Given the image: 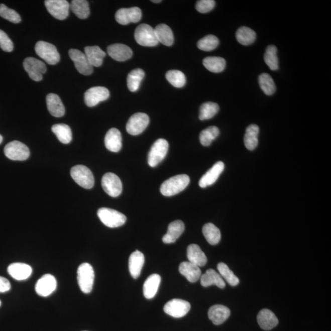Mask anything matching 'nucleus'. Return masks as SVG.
Wrapping results in <instances>:
<instances>
[{
	"instance_id": "nucleus-1",
	"label": "nucleus",
	"mask_w": 331,
	"mask_h": 331,
	"mask_svg": "<svg viewBox=\"0 0 331 331\" xmlns=\"http://www.w3.org/2000/svg\"><path fill=\"white\" fill-rule=\"evenodd\" d=\"M190 177L186 174L177 175L169 178L162 183L160 192L163 196H172L180 193L190 183Z\"/></svg>"
},
{
	"instance_id": "nucleus-2",
	"label": "nucleus",
	"mask_w": 331,
	"mask_h": 331,
	"mask_svg": "<svg viewBox=\"0 0 331 331\" xmlns=\"http://www.w3.org/2000/svg\"><path fill=\"white\" fill-rule=\"evenodd\" d=\"M94 272L90 264H80L77 269V282L80 290L83 293L88 294L93 290Z\"/></svg>"
},
{
	"instance_id": "nucleus-3",
	"label": "nucleus",
	"mask_w": 331,
	"mask_h": 331,
	"mask_svg": "<svg viewBox=\"0 0 331 331\" xmlns=\"http://www.w3.org/2000/svg\"><path fill=\"white\" fill-rule=\"evenodd\" d=\"M97 214L102 224L111 228L121 227L127 221L126 216L124 214L112 208H100Z\"/></svg>"
},
{
	"instance_id": "nucleus-4",
	"label": "nucleus",
	"mask_w": 331,
	"mask_h": 331,
	"mask_svg": "<svg viewBox=\"0 0 331 331\" xmlns=\"http://www.w3.org/2000/svg\"><path fill=\"white\" fill-rule=\"evenodd\" d=\"M35 52L39 57L49 65H55L59 62L60 55L56 47L47 42L40 41L35 45Z\"/></svg>"
},
{
	"instance_id": "nucleus-5",
	"label": "nucleus",
	"mask_w": 331,
	"mask_h": 331,
	"mask_svg": "<svg viewBox=\"0 0 331 331\" xmlns=\"http://www.w3.org/2000/svg\"><path fill=\"white\" fill-rule=\"evenodd\" d=\"M135 38L136 41L143 46L154 47L159 43L154 28L146 24H141L136 28Z\"/></svg>"
},
{
	"instance_id": "nucleus-6",
	"label": "nucleus",
	"mask_w": 331,
	"mask_h": 331,
	"mask_svg": "<svg viewBox=\"0 0 331 331\" xmlns=\"http://www.w3.org/2000/svg\"><path fill=\"white\" fill-rule=\"evenodd\" d=\"M71 176L78 185L85 189L93 187L94 179L92 172L83 165H76L71 169Z\"/></svg>"
},
{
	"instance_id": "nucleus-7",
	"label": "nucleus",
	"mask_w": 331,
	"mask_h": 331,
	"mask_svg": "<svg viewBox=\"0 0 331 331\" xmlns=\"http://www.w3.org/2000/svg\"><path fill=\"white\" fill-rule=\"evenodd\" d=\"M169 149L168 141L164 139H159L153 144L148 154V163L150 166L154 168L166 157Z\"/></svg>"
},
{
	"instance_id": "nucleus-8",
	"label": "nucleus",
	"mask_w": 331,
	"mask_h": 331,
	"mask_svg": "<svg viewBox=\"0 0 331 331\" xmlns=\"http://www.w3.org/2000/svg\"><path fill=\"white\" fill-rule=\"evenodd\" d=\"M6 157L14 161H24L29 158L30 150L26 144L18 141L8 143L4 149Z\"/></svg>"
},
{
	"instance_id": "nucleus-9",
	"label": "nucleus",
	"mask_w": 331,
	"mask_h": 331,
	"mask_svg": "<svg viewBox=\"0 0 331 331\" xmlns=\"http://www.w3.org/2000/svg\"><path fill=\"white\" fill-rule=\"evenodd\" d=\"M24 68L29 76L34 81L39 82L43 79V75L46 73L45 64L33 57H28L25 59Z\"/></svg>"
},
{
	"instance_id": "nucleus-10",
	"label": "nucleus",
	"mask_w": 331,
	"mask_h": 331,
	"mask_svg": "<svg viewBox=\"0 0 331 331\" xmlns=\"http://www.w3.org/2000/svg\"><path fill=\"white\" fill-rule=\"evenodd\" d=\"M149 122V116L146 114L141 113L135 114L128 121L126 126L127 132L133 136L140 135L146 129Z\"/></svg>"
},
{
	"instance_id": "nucleus-11",
	"label": "nucleus",
	"mask_w": 331,
	"mask_h": 331,
	"mask_svg": "<svg viewBox=\"0 0 331 331\" xmlns=\"http://www.w3.org/2000/svg\"><path fill=\"white\" fill-rule=\"evenodd\" d=\"M191 305L186 300L173 299L164 306V311L166 314L174 318H182L190 310Z\"/></svg>"
},
{
	"instance_id": "nucleus-12",
	"label": "nucleus",
	"mask_w": 331,
	"mask_h": 331,
	"mask_svg": "<svg viewBox=\"0 0 331 331\" xmlns=\"http://www.w3.org/2000/svg\"><path fill=\"white\" fill-rule=\"evenodd\" d=\"M101 185L105 193L113 197L121 195L123 188L121 180L117 175L111 172L104 175Z\"/></svg>"
},
{
	"instance_id": "nucleus-13",
	"label": "nucleus",
	"mask_w": 331,
	"mask_h": 331,
	"mask_svg": "<svg viewBox=\"0 0 331 331\" xmlns=\"http://www.w3.org/2000/svg\"><path fill=\"white\" fill-rule=\"evenodd\" d=\"M45 5L47 11L58 20H65L69 15V5L66 0H47Z\"/></svg>"
},
{
	"instance_id": "nucleus-14",
	"label": "nucleus",
	"mask_w": 331,
	"mask_h": 331,
	"mask_svg": "<svg viewBox=\"0 0 331 331\" xmlns=\"http://www.w3.org/2000/svg\"><path fill=\"white\" fill-rule=\"evenodd\" d=\"M69 55L73 61L75 67L79 73L85 76H88L93 73V68L90 65L85 56L84 53L79 50L72 49L69 51Z\"/></svg>"
},
{
	"instance_id": "nucleus-15",
	"label": "nucleus",
	"mask_w": 331,
	"mask_h": 331,
	"mask_svg": "<svg viewBox=\"0 0 331 331\" xmlns=\"http://www.w3.org/2000/svg\"><path fill=\"white\" fill-rule=\"evenodd\" d=\"M115 18L116 21L123 26L137 23L142 18V11L138 7L121 8L117 11Z\"/></svg>"
},
{
	"instance_id": "nucleus-16",
	"label": "nucleus",
	"mask_w": 331,
	"mask_h": 331,
	"mask_svg": "<svg viewBox=\"0 0 331 331\" xmlns=\"http://www.w3.org/2000/svg\"><path fill=\"white\" fill-rule=\"evenodd\" d=\"M110 93L107 88L94 87L88 89L84 94V101L88 107H94L100 102L109 98Z\"/></svg>"
},
{
	"instance_id": "nucleus-17",
	"label": "nucleus",
	"mask_w": 331,
	"mask_h": 331,
	"mask_svg": "<svg viewBox=\"0 0 331 331\" xmlns=\"http://www.w3.org/2000/svg\"><path fill=\"white\" fill-rule=\"evenodd\" d=\"M56 279L51 274H45L38 280L35 285V291L42 297H47L56 290Z\"/></svg>"
},
{
	"instance_id": "nucleus-18",
	"label": "nucleus",
	"mask_w": 331,
	"mask_h": 331,
	"mask_svg": "<svg viewBox=\"0 0 331 331\" xmlns=\"http://www.w3.org/2000/svg\"><path fill=\"white\" fill-rule=\"evenodd\" d=\"M108 54L118 62H125L132 58V50L130 47L123 44H114L108 46L107 49Z\"/></svg>"
},
{
	"instance_id": "nucleus-19",
	"label": "nucleus",
	"mask_w": 331,
	"mask_h": 331,
	"mask_svg": "<svg viewBox=\"0 0 331 331\" xmlns=\"http://www.w3.org/2000/svg\"><path fill=\"white\" fill-rule=\"evenodd\" d=\"M224 169V163L222 161L216 163L199 180L200 187L206 188L207 186L213 184L217 180Z\"/></svg>"
},
{
	"instance_id": "nucleus-20",
	"label": "nucleus",
	"mask_w": 331,
	"mask_h": 331,
	"mask_svg": "<svg viewBox=\"0 0 331 331\" xmlns=\"http://www.w3.org/2000/svg\"><path fill=\"white\" fill-rule=\"evenodd\" d=\"M8 273L17 280H25L30 277L33 270L29 264L15 263L11 264L8 268Z\"/></svg>"
},
{
	"instance_id": "nucleus-21",
	"label": "nucleus",
	"mask_w": 331,
	"mask_h": 331,
	"mask_svg": "<svg viewBox=\"0 0 331 331\" xmlns=\"http://www.w3.org/2000/svg\"><path fill=\"white\" fill-rule=\"evenodd\" d=\"M231 315V311L226 306L215 305L211 307L208 311V318L215 325L224 323Z\"/></svg>"
},
{
	"instance_id": "nucleus-22",
	"label": "nucleus",
	"mask_w": 331,
	"mask_h": 331,
	"mask_svg": "<svg viewBox=\"0 0 331 331\" xmlns=\"http://www.w3.org/2000/svg\"><path fill=\"white\" fill-rule=\"evenodd\" d=\"M47 109L55 118H62L65 114V108L62 100L56 94L50 93L46 96Z\"/></svg>"
},
{
	"instance_id": "nucleus-23",
	"label": "nucleus",
	"mask_w": 331,
	"mask_h": 331,
	"mask_svg": "<svg viewBox=\"0 0 331 331\" xmlns=\"http://www.w3.org/2000/svg\"><path fill=\"white\" fill-rule=\"evenodd\" d=\"M145 262L143 253L136 250L131 254L129 258V271L133 279H137L140 276L142 269Z\"/></svg>"
},
{
	"instance_id": "nucleus-24",
	"label": "nucleus",
	"mask_w": 331,
	"mask_h": 331,
	"mask_svg": "<svg viewBox=\"0 0 331 331\" xmlns=\"http://www.w3.org/2000/svg\"><path fill=\"white\" fill-rule=\"evenodd\" d=\"M185 230V225L181 220L172 222L169 225L168 232L163 236L162 241L166 244L174 243L182 235Z\"/></svg>"
},
{
	"instance_id": "nucleus-25",
	"label": "nucleus",
	"mask_w": 331,
	"mask_h": 331,
	"mask_svg": "<svg viewBox=\"0 0 331 331\" xmlns=\"http://www.w3.org/2000/svg\"><path fill=\"white\" fill-rule=\"evenodd\" d=\"M105 146L113 152H119L122 147V138L121 132L117 129L108 131L104 138Z\"/></svg>"
},
{
	"instance_id": "nucleus-26",
	"label": "nucleus",
	"mask_w": 331,
	"mask_h": 331,
	"mask_svg": "<svg viewBox=\"0 0 331 331\" xmlns=\"http://www.w3.org/2000/svg\"><path fill=\"white\" fill-rule=\"evenodd\" d=\"M258 324L263 329L269 330L277 326L279 320L271 310L264 308L259 312L257 316Z\"/></svg>"
},
{
	"instance_id": "nucleus-27",
	"label": "nucleus",
	"mask_w": 331,
	"mask_h": 331,
	"mask_svg": "<svg viewBox=\"0 0 331 331\" xmlns=\"http://www.w3.org/2000/svg\"><path fill=\"white\" fill-rule=\"evenodd\" d=\"M179 269L180 273L191 283L196 282L202 275L199 267L189 261H185L180 264Z\"/></svg>"
},
{
	"instance_id": "nucleus-28",
	"label": "nucleus",
	"mask_w": 331,
	"mask_h": 331,
	"mask_svg": "<svg viewBox=\"0 0 331 331\" xmlns=\"http://www.w3.org/2000/svg\"><path fill=\"white\" fill-rule=\"evenodd\" d=\"M200 279L201 284L204 287L216 285L219 288H224L226 286L221 275L212 269H208L205 274L201 275Z\"/></svg>"
},
{
	"instance_id": "nucleus-29",
	"label": "nucleus",
	"mask_w": 331,
	"mask_h": 331,
	"mask_svg": "<svg viewBox=\"0 0 331 331\" xmlns=\"http://www.w3.org/2000/svg\"><path fill=\"white\" fill-rule=\"evenodd\" d=\"M161 279L160 275L154 274L147 278L143 286L144 296L147 299L154 298L157 294Z\"/></svg>"
},
{
	"instance_id": "nucleus-30",
	"label": "nucleus",
	"mask_w": 331,
	"mask_h": 331,
	"mask_svg": "<svg viewBox=\"0 0 331 331\" xmlns=\"http://www.w3.org/2000/svg\"><path fill=\"white\" fill-rule=\"evenodd\" d=\"M187 258L189 262L202 267L206 264L207 258L199 246L191 244L187 248Z\"/></svg>"
},
{
	"instance_id": "nucleus-31",
	"label": "nucleus",
	"mask_w": 331,
	"mask_h": 331,
	"mask_svg": "<svg viewBox=\"0 0 331 331\" xmlns=\"http://www.w3.org/2000/svg\"><path fill=\"white\" fill-rule=\"evenodd\" d=\"M84 54L89 63L93 67V66L99 67L101 66L104 58L106 55L105 52L97 46L85 47Z\"/></svg>"
},
{
	"instance_id": "nucleus-32",
	"label": "nucleus",
	"mask_w": 331,
	"mask_h": 331,
	"mask_svg": "<svg viewBox=\"0 0 331 331\" xmlns=\"http://www.w3.org/2000/svg\"><path fill=\"white\" fill-rule=\"evenodd\" d=\"M154 30L158 43L166 46H171L173 44L174 35L170 27L162 24L158 25Z\"/></svg>"
},
{
	"instance_id": "nucleus-33",
	"label": "nucleus",
	"mask_w": 331,
	"mask_h": 331,
	"mask_svg": "<svg viewBox=\"0 0 331 331\" xmlns=\"http://www.w3.org/2000/svg\"><path fill=\"white\" fill-rule=\"evenodd\" d=\"M260 129L258 125L252 124L247 128L244 136V144L246 148L249 150H254L258 144V135Z\"/></svg>"
},
{
	"instance_id": "nucleus-34",
	"label": "nucleus",
	"mask_w": 331,
	"mask_h": 331,
	"mask_svg": "<svg viewBox=\"0 0 331 331\" xmlns=\"http://www.w3.org/2000/svg\"><path fill=\"white\" fill-rule=\"evenodd\" d=\"M203 65L212 73H221L226 67V60L219 57H208L203 60Z\"/></svg>"
},
{
	"instance_id": "nucleus-35",
	"label": "nucleus",
	"mask_w": 331,
	"mask_h": 331,
	"mask_svg": "<svg viewBox=\"0 0 331 331\" xmlns=\"http://www.w3.org/2000/svg\"><path fill=\"white\" fill-rule=\"evenodd\" d=\"M202 233L208 244L212 246L218 244L221 240L220 231L215 225L211 223L204 225L202 228Z\"/></svg>"
},
{
	"instance_id": "nucleus-36",
	"label": "nucleus",
	"mask_w": 331,
	"mask_h": 331,
	"mask_svg": "<svg viewBox=\"0 0 331 331\" xmlns=\"http://www.w3.org/2000/svg\"><path fill=\"white\" fill-rule=\"evenodd\" d=\"M52 132L56 135L58 140L64 144L71 143L72 132L70 127L66 124H55L52 127Z\"/></svg>"
},
{
	"instance_id": "nucleus-37",
	"label": "nucleus",
	"mask_w": 331,
	"mask_h": 331,
	"mask_svg": "<svg viewBox=\"0 0 331 331\" xmlns=\"http://www.w3.org/2000/svg\"><path fill=\"white\" fill-rule=\"evenodd\" d=\"M236 39L239 43L244 46H249L256 40V33L247 27L239 28L236 34Z\"/></svg>"
},
{
	"instance_id": "nucleus-38",
	"label": "nucleus",
	"mask_w": 331,
	"mask_h": 331,
	"mask_svg": "<svg viewBox=\"0 0 331 331\" xmlns=\"http://www.w3.org/2000/svg\"><path fill=\"white\" fill-rule=\"evenodd\" d=\"M70 8L74 15L80 19H87L90 15V7L88 2L85 0H73Z\"/></svg>"
},
{
	"instance_id": "nucleus-39",
	"label": "nucleus",
	"mask_w": 331,
	"mask_h": 331,
	"mask_svg": "<svg viewBox=\"0 0 331 331\" xmlns=\"http://www.w3.org/2000/svg\"><path fill=\"white\" fill-rule=\"evenodd\" d=\"M145 76L144 70L140 68L135 69L130 72L127 77V85L130 91L135 92L140 88V83Z\"/></svg>"
},
{
	"instance_id": "nucleus-40",
	"label": "nucleus",
	"mask_w": 331,
	"mask_h": 331,
	"mask_svg": "<svg viewBox=\"0 0 331 331\" xmlns=\"http://www.w3.org/2000/svg\"><path fill=\"white\" fill-rule=\"evenodd\" d=\"M264 59L266 65L272 71H277L279 69V58L277 56L276 46L271 45L267 47Z\"/></svg>"
},
{
	"instance_id": "nucleus-41",
	"label": "nucleus",
	"mask_w": 331,
	"mask_h": 331,
	"mask_svg": "<svg viewBox=\"0 0 331 331\" xmlns=\"http://www.w3.org/2000/svg\"><path fill=\"white\" fill-rule=\"evenodd\" d=\"M219 109V105L215 102H205L200 107L199 118L201 121L212 119L218 113Z\"/></svg>"
},
{
	"instance_id": "nucleus-42",
	"label": "nucleus",
	"mask_w": 331,
	"mask_h": 331,
	"mask_svg": "<svg viewBox=\"0 0 331 331\" xmlns=\"http://www.w3.org/2000/svg\"><path fill=\"white\" fill-rule=\"evenodd\" d=\"M259 84H260L261 90L266 95L271 96L275 93L276 87L273 79L267 73H263L259 76Z\"/></svg>"
},
{
	"instance_id": "nucleus-43",
	"label": "nucleus",
	"mask_w": 331,
	"mask_h": 331,
	"mask_svg": "<svg viewBox=\"0 0 331 331\" xmlns=\"http://www.w3.org/2000/svg\"><path fill=\"white\" fill-rule=\"evenodd\" d=\"M219 135V130L215 126L208 127L200 133V143L203 146H208L212 144V141L215 140Z\"/></svg>"
},
{
	"instance_id": "nucleus-44",
	"label": "nucleus",
	"mask_w": 331,
	"mask_h": 331,
	"mask_svg": "<svg viewBox=\"0 0 331 331\" xmlns=\"http://www.w3.org/2000/svg\"><path fill=\"white\" fill-rule=\"evenodd\" d=\"M217 269L223 279L226 280L231 286H235L239 284V279L238 277L233 273V272L226 264L224 263H218Z\"/></svg>"
},
{
	"instance_id": "nucleus-45",
	"label": "nucleus",
	"mask_w": 331,
	"mask_h": 331,
	"mask_svg": "<svg viewBox=\"0 0 331 331\" xmlns=\"http://www.w3.org/2000/svg\"><path fill=\"white\" fill-rule=\"evenodd\" d=\"M219 44V40L215 36L207 35L197 42V46L201 51L210 52L215 49Z\"/></svg>"
},
{
	"instance_id": "nucleus-46",
	"label": "nucleus",
	"mask_w": 331,
	"mask_h": 331,
	"mask_svg": "<svg viewBox=\"0 0 331 331\" xmlns=\"http://www.w3.org/2000/svg\"><path fill=\"white\" fill-rule=\"evenodd\" d=\"M166 79L168 82L176 88H182L185 85L186 77L182 71L171 70L167 72Z\"/></svg>"
},
{
	"instance_id": "nucleus-47",
	"label": "nucleus",
	"mask_w": 331,
	"mask_h": 331,
	"mask_svg": "<svg viewBox=\"0 0 331 331\" xmlns=\"http://www.w3.org/2000/svg\"><path fill=\"white\" fill-rule=\"evenodd\" d=\"M0 16L14 24L21 22V17L16 11L8 8L4 4H0Z\"/></svg>"
},
{
	"instance_id": "nucleus-48",
	"label": "nucleus",
	"mask_w": 331,
	"mask_h": 331,
	"mask_svg": "<svg viewBox=\"0 0 331 331\" xmlns=\"http://www.w3.org/2000/svg\"><path fill=\"white\" fill-rule=\"evenodd\" d=\"M0 47L3 51L8 52H12L14 49L13 41L7 33L2 30H0Z\"/></svg>"
},
{
	"instance_id": "nucleus-49",
	"label": "nucleus",
	"mask_w": 331,
	"mask_h": 331,
	"mask_svg": "<svg viewBox=\"0 0 331 331\" xmlns=\"http://www.w3.org/2000/svg\"><path fill=\"white\" fill-rule=\"evenodd\" d=\"M215 6L213 0H199L196 4V9L201 13H207L212 11Z\"/></svg>"
},
{
	"instance_id": "nucleus-50",
	"label": "nucleus",
	"mask_w": 331,
	"mask_h": 331,
	"mask_svg": "<svg viewBox=\"0 0 331 331\" xmlns=\"http://www.w3.org/2000/svg\"><path fill=\"white\" fill-rule=\"evenodd\" d=\"M11 286L9 280L0 276V293H5L10 290Z\"/></svg>"
},
{
	"instance_id": "nucleus-51",
	"label": "nucleus",
	"mask_w": 331,
	"mask_h": 331,
	"mask_svg": "<svg viewBox=\"0 0 331 331\" xmlns=\"http://www.w3.org/2000/svg\"><path fill=\"white\" fill-rule=\"evenodd\" d=\"M152 2L155 3V4H158V3H161V0H158V1H157H157H156V0H155V1H154V0H152Z\"/></svg>"
},
{
	"instance_id": "nucleus-52",
	"label": "nucleus",
	"mask_w": 331,
	"mask_h": 331,
	"mask_svg": "<svg viewBox=\"0 0 331 331\" xmlns=\"http://www.w3.org/2000/svg\"><path fill=\"white\" fill-rule=\"evenodd\" d=\"M2 141H3V137H2V136L1 135H0V144H2Z\"/></svg>"
},
{
	"instance_id": "nucleus-53",
	"label": "nucleus",
	"mask_w": 331,
	"mask_h": 331,
	"mask_svg": "<svg viewBox=\"0 0 331 331\" xmlns=\"http://www.w3.org/2000/svg\"><path fill=\"white\" fill-rule=\"evenodd\" d=\"M1 305H2V301H1V300H0V306H1Z\"/></svg>"
}]
</instances>
